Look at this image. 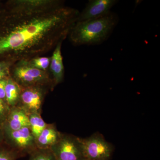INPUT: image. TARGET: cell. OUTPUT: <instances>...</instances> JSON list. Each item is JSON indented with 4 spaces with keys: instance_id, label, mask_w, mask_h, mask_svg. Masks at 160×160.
<instances>
[{
    "instance_id": "2",
    "label": "cell",
    "mask_w": 160,
    "mask_h": 160,
    "mask_svg": "<svg viewBox=\"0 0 160 160\" xmlns=\"http://www.w3.org/2000/svg\"><path fill=\"white\" fill-rule=\"evenodd\" d=\"M119 20L118 15L111 11L101 17L77 22L70 30V39L75 45H100L108 40Z\"/></svg>"
},
{
    "instance_id": "12",
    "label": "cell",
    "mask_w": 160,
    "mask_h": 160,
    "mask_svg": "<svg viewBox=\"0 0 160 160\" xmlns=\"http://www.w3.org/2000/svg\"><path fill=\"white\" fill-rule=\"evenodd\" d=\"M6 101L9 106L14 107L19 101L21 90L18 84L12 79L7 80L6 86Z\"/></svg>"
},
{
    "instance_id": "14",
    "label": "cell",
    "mask_w": 160,
    "mask_h": 160,
    "mask_svg": "<svg viewBox=\"0 0 160 160\" xmlns=\"http://www.w3.org/2000/svg\"><path fill=\"white\" fill-rule=\"evenodd\" d=\"M29 160H56L50 149H37L30 153Z\"/></svg>"
},
{
    "instance_id": "5",
    "label": "cell",
    "mask_w": 160,
    "mask_h": 160,
    "mask_svg": "<svg viewBox=\"0 0 160 160\" xmlns=\"http://www.w3.org/2000/svg\"><path fill=\"white\" fill-rule=\"evenodd\" d=\"M4 130L9 143L18 152L31 153L37 149L35 139L29 127L15 131L5 128Z\"/></svg>"
},
{
    "instance_id": "17",
    "label": "cell",
    "mask_w": 160,
    "mask_h": 160,
    "mask_svg": "<svg viewBox=\"0 0 160 160\" xmlns=\"http://www.w3.org/2000/svg\"><path fill=\"white\" fill-rule=\"evenodd\" d=\"M9 111V106L6 105L5 101L0 98V120H6Z\"/></svg>"
},
{
    "instance_id": "13",
    "label": "cell",
    "mask_w": 160,
    "mask_h": 160,
    "mask_svg": "<svg viewBox=\"0 0 160 160\" xmlns=\"http://www.w3.org/2000/svg\"><path fill=\"white\" fill-rule=\"evenodd\" d=\"M29 129L32 134L36 139L48 124L42 118L41 114L32 113L29 114Z\"/></svg>"
},
{
    "instance_id": "21",
    "label": "cell",
    "mask_w": 160,
    "mask_h": 160,
    "mask_svg": "<svg viewBox=\"0 0 160 160\" xmlns=\"http://www.w3.org/2000/svg\"><path fill=\"white\" fill-rule=\"evenodd\" d=\"M1 137H2V134H1V131H0V140L1 139Z\"/></svg>"
},
{
    "instance_id": "8",
    "label": "cell",
    "mask_w": 160,
    "mask_h": 160,
    "mask_svg": "<svg viewBox=\"0 0 160 160\" xmlns=\"http://www.w3.org/2000/svg\"><path fill=\"white\" fill-rule=\"evenodd\" d=\"M15 77L25 86H33L35 83L43 82L47 76L43 70L29 66H21L16 69Z\"/></svg>"
},
{
    "instance_id": "9",
    "label": "cell",
    "mask_w": 160,
    "mask_h": 160,
    "mask_svg": "<svg viewBox=\"0 0 160 160\" xmlns=\"http://www.w3.org/2000/svg\"><path fill=\"white\" fill-rule=\"evenodd\" d=\"M29 127V116L19 107H12L6 119L5 128L15 131Z\"/></svg>"
},
{
    "instance_id": "6",
    "label": "cell",
    "mask_w": 160,
    "mask_h": 160,
    "mask_svg": "<svg viewBox=\"0 0 160 160\" xmlns=\"http://www.w3.org/2000/svg\"><path fill=\"white\" fill-rule=\"evenodd\" d=\"M44 99V92L38 86H29L21 91L19 101L20 108L22 109L29 115L32 113L41 114Z\"/></svg>"
},
{
    "instance_id": "16",
    "label": "cell",
    "mask_w": 160,
    "mask_h": 160,
    "mask_svg": "<svg viewBox=\"0 0 160 160\" xmlns=\"http://www.w3.org/2000/svg\"><path fill=\"white\" fill-rule=\"evenodd\" d=\"M19 152L15 150H2L0 151V160H16Z\"/></svg>"
},
{
    "instance_id": "3",
    "label": "cell",
    "mask_w": 160,
    "mask_h": 160,
    "mask_svg": "<svg viewBox=\"0 0 160 160\" xmlns=\"http://www.w3.org/2000/svg\"><path fill=\"white\" fill-rule=\"evenodd\" d=\"M80 144L85 160H109L114 148L102 135L97 132L86 138H80Z\"/></svg>"
},
{
    "instance_id": "1",
    "label": "cell",
    "mask_w": 160,
    "mask_h": 160,
    "mask_svg": "<svg viewBox=\"0 0 160 160\" xmlns=\"http://www.w3.org/2000/svg\"><path fill=\"white\" fill-rule=\"evenodd\" d=\"M79 14L74 9L59 7L51 15L20 23L0 37V54L27 51L42 41L51 30L69 32Z\"/></svg>"
},
{
    "instance_id": "7",
    "label": "cell",
    "mask_w": 160,
    "mask_h": 160,
    "mask_svg": "<svg viewBox=\"0 0 160 160\" xmlns=\"http://www.w3.org/2000/svg\"><path fill=\"white\" fill-rule=\"evenodd\" d=\"M118 2L117 0H90L85 9L79 14L77 22L101 17L111 12Z\"/></svg>"
},
{
    "instance_id": "11",
    "label": "cell",
    "mask_w": 160,
    "mask_h": 160,
    "mask_svg": "<svg viewBox=\"0 0 160 160\" xmlns=\"http://www.w3.org/2000/svg\"><path fill=\"white\" fill-rule=\"evenodd\" d=\"M61 46L62 42H60L56 47L50 60V68L55 82L57 84L61 82L64 78V67L61 52Z\"/></svg>"
},
{
    "instance_id": "10",
    "label": "cell",
    "mask_w": 160,
    "mask_h": 160,
    "mask_svg": "<svg viewBox=\"0 0 160 160\" xmlns=\"http://www.w3.org/2000/svg\"><path fill=\"white\" fill-rule=\"evenodd\" d=\"M62 133L54 126L48 125L35 140L38 149H50L60 139Z\"/></svg>"
},
{
    "instance_id": "4",
    "label": "cell",
    "mask_w": 160,
    "mask_h": 160,
    "mask_svg": "<svg viewBox=\"0 0 160 160\" xmlns=\"http://www.w3.org/2000/svg\"><path fill=\"white\" fill-rule=\"evenodd\" d=\"M56 160H85L79 138L62 134L50 149Z\"/></svg>"
},
{
    "instance_id": "15",
    "label": "cell",
    "mask_w": 160,
    "mask_h": 160,
    "mask_svg": "<svg viewBox=\"0 0 160 160\" xmlns=\"http://www.w3.org/2000/svg\"><path fill=\"white\" fill-rule=\"evenodd\" d=\"M50 59L48 58L41 57L32 60L31 62V67L40 70H45L49 67Z\"/></svg>"
},
{
    "instance_id": "19",
    "label": "cell",
    "mask_w": 160,
    "mask_h": 160,
    "mask_svg": "<svg viewBox=\"0 0 160 160\" xmlns=\"http://www.w3.org/2000/svg\"><path fill=\"white\" fill-rule=\"evenodd\" d=\"M8 73V71H7V68L4 69L2 71L0 72V80L5 78L6 75H7Z\"/></svg>"
},
{
    "instance_id": "18",
    "label": "cell",
    "mask_w": 160,
    "mask_h": 160,
    "mask_svg": "<svg viewBox=\"0 0 160 160\" xmlns=\"http://www.w3.org/2000/svg\"><path fill=\"white\" fill-rule=\"evenodd\" d=\"M7 80L3 79L0 80V98L6 101V86Z\"/></svg>"
},
{
    "instance_id": "20",
    "label": "cell",
    "mask_w": 160,
    "mask_h": 160,
    "mask_svg": "<svg viewBox=\"0 0 160 160\" xmlns=\"http://www.w3.org/2000/svg\"><path fill=\"white\" fill-rule=\"evenodd\" d=\"M5 66H6V63L5 62H0V67Z\"/></svg>"
}]
</instances>
